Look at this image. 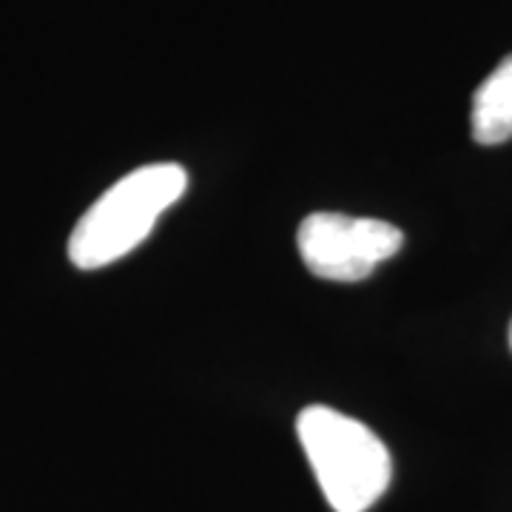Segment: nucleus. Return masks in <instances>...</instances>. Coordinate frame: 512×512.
I'll return each instance as SVG.
<instances>
[{"label": "nucleus", "instance_id": "20e7f679", "mask_svg": "<svg viewBox=\"0 0 512 512\" xmlns=\"http://www.w3.org/2000/svg\"><path fill=\"white\" fill-rule=\"evenodd\" d=\"M473 137L481 146L512 140V55L504 57L473 94Z\"/></svg>", "mask_w": 512, "mask_h": 512}, {"label": "nucleus", "instance_id": "7ed1b4c3", "mask_svg": "<svg viewBox=\"0 0 512 512\" xmlns=\"http://www.w3.org/2000/svg\"><path fill=\"white\" fill-rule=\"evenodd\" d=\"M305 268L328 282H362L402 251V228L373 217L316 211L296 231Z\"/></svg>", "mask_w": 512, "mask_h": 512}, {"label": "nucleus", "instance_id": "f03ea898", "mask_svg": "<svg viewBox=\"0 0 512 512\" xmlns=\"http://www.w3.org/2000/svg\"><path fill=\"white\" fill-rule=\"evenodd\" d=\"M296 433L336 512H367L387 493L393 478L390 450L367 424L325 404H311L299 413Z\"/></svg>", "mask_w": 512, "mask_h": 512}, {"label": "nucleus", "instance_id": "39448f33", "mask_svg": "<svg viewBox=\"0 0 512 512\" xmlns=\"http://www.w3.org/2000/svg\"><path fill=\"white\" fill-rule=\"evenodd\" d=\"M510 348H512V322H510Z\"/></svg>", "mask_w": 512, "mask_h": 512}, {"label": "nucleus", "instance_id": "f257e3e1", "mask_svg": "<svg viewBox=\"0 0 512 512\" xmlns=\"http://www.w3.org/2000/svg\"><path fill=\"white\" fill-rule=\"evenodd\" d=\"M188 191L177 163H148L126 174L74 225L69 259L80 271H100L140 248L165 211Z\"/></svg>", "mask_w": 512, "mask_h": 512}]
</instances>
